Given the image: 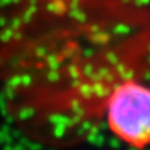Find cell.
<instances>
[{"mask_svg":"<svg viewBox=\"0 0 150 150\" xmlns=\"http://www.w3.org/2000/svg\"><path fill=\"white\" fill-rule=\"evenodd\" d=\"M149 71L150 0H0V100L35 142L80 140Z\"/></svg>","mask_w":150,"mask_h":150,"instance_id":"cell-1","label":"cell"},{"mask_svg":"<svg viewBox=\"0 0 150 150\" xmlns=\"http://www.w3.org/2000/svg\"><path fill=\"white\" fill-rule=\"evenodd\" d=\"M103 120L114 137L134 150L150 146V84L140 78L119 83L108 95Z\"/></svg>","mask_w":150,"mask_h":150,"instance_id":"cell-2","label":"cell"}]
</instances>
